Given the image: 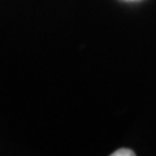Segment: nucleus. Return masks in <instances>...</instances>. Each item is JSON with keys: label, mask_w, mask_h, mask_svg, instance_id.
Returning a JSON list of instances; mask_svg holds the SVG:
<instances>
[{"label": "nucleus", "mask_w": 156, "mask_h": 156, "mask_svg": "<svg viewBox=\"0 0 156 156\" xmlns=\"http://www.w3.org/2000/svg\"><path fill=\"white\" fill-rule=\"evenodd\" d=\"M111 155L112 156H134L135 152L133 150H129V148H120V150L115 151V152H112Z\"/></svg>", "instance_id": "1"}]
</instances>
